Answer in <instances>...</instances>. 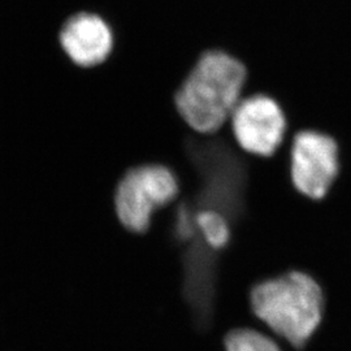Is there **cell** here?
I'll list each match as a JSON object with an SVG mask.
<instances>
[{"instance_id": "obj_1", "label": "cell", "mask_w": 351, "mask_h": 351, "mask_svg": "<svg viewBox=\"0 0 351 351\" xmlns=\"http://www.w3.org/2000/svg\"><path fill=\"white\" fill-rule=\"evenodd\" d=\"M247 81V69L226 51L204 52L176 94V107L190 128L215 133L230 120Z\"/></svg>"}, {"instance_id": "obj_2", "label": "cell", "mask_w": 351, "mask_h": 351, "mask_svg": "<svg viewBox=\"0 0 351 351\" xmlns=\"http://www.w3.org/2000/svg\"><path fill=\"white\" fill-rule=\"evenodd\" d=\"M250 303L255 316L294 348L313 337L324 311L320 285L298 271L258 284L251 290Z\"/></svg>"}, {"instance_id": "obj_3", "label": "cell", "mask_w": 351, "mask_h": 351, "mask_svg": "<svg viewBox=\"0 0 351 351\" xmlns=\"http://www.w3.org/2000/svg\"><path fill=\"white\" fill-rule=\"evenodd\" d=\"M178 194L175 173L160 164L130 169L116 189L114 206L121 224L130 232L149 229L154 213L169 204Z\"/></svg>"}, {"instance_id": "obj_4", "label": "cell", "mask_w": 351, "mask_h": 351, "mask_svg": "<svg viewBox=\"0 0 351 351\" xmlns=\"http://www.w3.org/2000/svg\"><path fill=\"white\" fill-rule=\"evenodd\" d=\"M339 173L336 139L317 130H302L291 143L290 177L302 195L319 201L328 195Z\"/></svg>"}, {"instance_id": "obj_5", "label": "cell", "mask_w": 351, "mask_h": 351, "mask_svg": "<svg viewBox=\"0 0 351 351\" xmlns=\"http://www.w3.org/2000/svg\"><path fill=\"white\" fill-rule=\"evenodd\" d=\"M233 136L242 150L268 158L276 154L287 133V117L274 98L256 94L239 101L230 117Z\"/></svg>"}, {"instance_id": "obj_6", "label": "cell", "mask_w": 351, "mask_h": 351, "mask_svg": "<svg viewBox=\"0 0 351 351\" xmlns=\"http://www.w3.org/2000/svg\"><path fill=\"white\" fill-rule=\"evenodd\" d=\"M60 43L73 63L94 66L110 56L113 47L112 30L101 16L78 13L64 24Z\"/></svg>"}, {"instance_id": "obj_7", "label": "cell", "mask_w": 351, "mask_h": 351, "mask_svg": "<svg viewBox=\"0 0 351 351\" xmlns=\"http://www.w3.org/2000/svg\"><path fill=\"white\" fill-rule=\"evenodd\" d=\"M193 221L208 247L215 250L226 247L230 239V229L224 213L215 208H204L195 215Z\"/></svg>"}, {"instance_id": "obj_8", "label": "cell", "mask_w": 351, "mask_h": 351, "mask_svg": "<svg viewBox=\"0 0 351 351\" xmlns=\"http://www.w3.org/2000/svg\"><path fill=\"white\" fill-rule=\"evenodd\" d=\"M226 351H282L276 342L254 329L232 330L226 339Z\"/></svg>"}]
</instances>
